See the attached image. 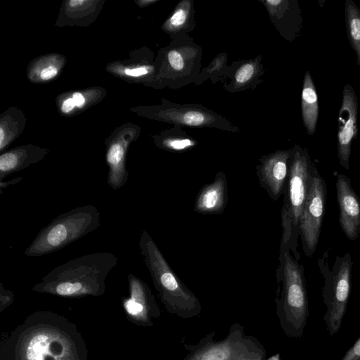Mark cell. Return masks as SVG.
<instances>
[{
	"label": "cell",
	"instance_id": "obj_1",
	"mask_svg": "<svg viewBox=\"0 0 360 360\" xmlns=\"http://www.w3.org/2000/svg\"><path fill=\"white\" fill-rule=\"evenodd\" d=\"M0 360H88V352L74 323L56 312L39 310L2 340Z\"/></svg>",
	"mask_w": 360,
	"mask_h": 360
},
{
	"label": "cell",
	"instance_id": "obj_2",
	"mask_svg": "<svg viewBox=\"0 0 360 360\" xmlns=\"http://www.w3.org/2000/svg\"><path fill=\"white\" fill-rule=\"evenodd\" d=\"M117 263L111 252L82 255L53 269L32 290L65 298L98 297L104 294L107 276Z\"/></svg>",
	"mask_w": 360,
	"mask_h": 360
},
{
	"label": "cell",
	"instance_id": "obj_3",
	"mask_svg": "<svg viewBox=\"0 0 360 360\" xmlns=\"http://www.w3.org/2000/svg\"><path fill=\"white\" fill-rule=\"evenodd\" d=\"M278 259V288L275 299L277 316L287 336L301 338L309 316L304 269L291 255L289 243L283 239L281 241Z\"/></svg>",
	"mask_w": 360,
	"mask_h": 360
},
{
	"label": "cell",
	"instance_id": "obj_4",
	"mask_svg": "<svg viewBox=\"0 0 360 360\" xmlns=\"http://www.w3.org/2000/svg\"><path fill=\"white\" fill-rule=\"evenodd\" d=\"M139 246L160 300L167 311L182 319L198 316L202 310L200 300L180 281L146 231L141 232Z\"/></svg>",
	"mask_w": 360,
	"mask_h": 360
},
{
	"label": "cell",
	"instance_id": "obj_5",
	"mask_svg": "<svg viewBox=\"0 0 360 360\" xmlns=\"http://www.w3.org/2000/svg\"><path fill=\"white\" fill-rule=\"evenodd\" d=\"M100 219L99 211L91 205L63 213L39 231L24 254L39 257L63 248L97 229Z\"/></svg>",
	"mask_w": 360,
	"mask_h": 360
},
{
	"label": "cell",
	"instance_id": "obj_6",
	"mask_svg": "<svg viewBox=\"0 0 360 360\" xmlns=\"http://www.w3.org/2000/svg\"><path fill=\"white\" fill-rule=\"evenodd\" d=\"M313 165L307 150L295 146L292 150L289 176L283 193L281 238L289 242L290 251L297 261L300 259L297 250L300 219L307 196Z\"/></svg>",
	"mask_w": 360,
	"mask_h": 360
},
{
	"label": "cell",
	"instance_id": "obj_7",
	"mask_svg": "<svg viewBox=\"0 0 360 360\" xmlns=\"http://www.w3.org/2000/svg\"><path fill=\"white\" fill-rule=\"evenodd\" d=\"M324 280L322 297L326 310L323 316L330 335L337 333L347 309L350 290L352 260L350 253L336 256L332 269L328 264V252H324L318 261Z\"/></svg>",
	"mask_w": 360,
	"mask_h": 360
},
{
	"label": "cell",
	"instance_id": "obj_8",
	"mask_svg": "<svg viewBox=\"0 0 360 360\" xmlns=\"http://www.w3.org/2000/svg\"><path fill=\"white\" fill-rule=\"evenodd\" d=\"M214 334L209 333L196 345H184L188 352L182 360H236L261 345L255 338L247 335L238 323L231 327L223 340H214Z\"/></svg>",
	"mask_w": 360,
	"mask_h": 360
},
{
	"label": "cell",
	"instance_id": "obj_9",
	"mask_svg": "<svg viewBox=\"0 0 360 360\" xmlns=\"http://www.w3.org/2000/svg\"><path fill=\"white\" fill-rule=\"evenodd\" d=\"M326 181L313 165L307 196L299 223L302 249L308 257L312 256L316 250L326 212Z\"/></svg>",
	"mask_w": 360,
	"mask_h": 360
},
{
	"label": "cell",
	"instance_id": "obj_10",
	"mask_svg": "<svg viewBox=\"0 0 360 360\" xmlns=\"http://www.w3.org/2000/svg\"><path fill=\"white\" fill-rule=\"evenodd\" d=\"M129 295L122 298V305L127 320L143 327L153 326L161 311L149 286L138 276L127 277Z\"/></svg>",
	"mask_w": 360,
	"mask_h": 360
},
{
	"label": "cell",
	"instance_id": "obj_11",
	"mask_svg": "<svg viewBox=\"0 0 360 360\" xmlns=\"http://www.w3.org/2000/svg\"><path fill=\"white\" fill-rule=\"evenodd\" d=\"M358 98L354 88L347 84L343 87L342 100L338 117V158L340 165L349 168L352 142L358 135Z\"/></svg>",
	"mask_w": 360,
	"mask_h": 360
},
{
	"label": "cell",
	"instance_id": "obj_12",
	"mask_svg": "<svg viewBox=\"0 0 360 360\" xmlns=\"http://www.w3.org/2000/svg\"><path fill=\"white\" fill-rule=\"evenodd\" d=\"M336 195L341 229L348 240L354 241L360 236V198L345 174L337 176Z\"/></svg>",
	"mask_w": 360,
	"mask_h": 360
},
{
	"label": "cell",
	"instance_id": "obj_13",
	"mask_svg": "<svg viewBox=\"0 0 360 360\" xmlns=\"http://www.w3.org/2000/svg\"><path fill=\"white\" fill-rule=\"evenodd\" d=\"M292 152L281 151L266 158L257 167V176L262 187L273 200L284 193L288 181Z\"/></svg>",
	"mask_w": 360,
	"mask_h": 360
},
{
	"label": "cell",
	"instance_id": "obj_14",
	"mask_svg": "<svg viewBox=\"0 0 360 360\" xmlns=\"http://www.w3.org/2000/svg\"><path fill=\"white\" fill-rule=\"evenodd\" d=\"M228 200V183L224 172H218L212 183L203 186L194 202L196 212L216 214L223 212Z\"/></svg>",
	"mask_w": 360,
	"mask_h": 360
},
{
	"label": "cell",
	"instance_id": "obj_15",
	"mask_svg": "<svg viewBox=\"0 0 360 360\" xmlns=\"http://www.w3.org/2000/svg\"><path fill=\"white\" fill-rule=\"evenodd\" d=\"M46 152L33 148H18L2 153L0 156V180L8 175L39 162Z\"/></svg>",
	"mask_w": 360,
	"mask_h": 360
},
{
	"label": "cell",
	"instance_id": "obj_16",
	"mask_svg": "<svg viewBox=\"0 0 360 360\" xmlns=\"http://www.w3.org/2000/svg\"><path fill=\"white\" fill-rule=\"evenodd\" d=\"M302 113L304 127L309 135H314L319 114V105L316 86L309 71H307L302 91Z\"/></svg>",
	"mask_w": 360,
	"mask_h": 360
},
{
	"label": "cell",
	"instance_id": "obj_17",
	"mask_svg": "<svg viewBox=\"0 0 360 360\" xmlns=\"http://www.w3.org/2000/svg\"><path fill=\"white\" fill-rule=\"evenodd\" d=\"M345 12L347 38L360 66V9L354 1L346 0Z\"/></svg>",
	"mask_w": 360,
	"mask_h": 360
},
{
	"label": "cell",
	"instance_id": "obj_18",
	"mask_svg": "<svg viewBox=\"0 0 360 360\" xmlns=\"http://www.w3.org/2000/svg\"><path fill=\"white\" fill-rule=\"evenodd\" d=\"M14 302L13 292L4 287L0 283V313L10 307Z\"/></svg>",
	"mask_w": 360,
	"mask_h": 360
},
{
	"label": "cell",
	"instance_id": "obj_19",
	"mask_svg": "<svg viewBox=\"0 0 360 360\" xmlns=\"http://www.w3.org/2000/svg\"><path fill=\"white\" fill-rule=\"evenodd\" d=\"M265 354L266 352L261 345L243 354L236 360H264Z\"/></svg>",
	"mask_w": 360,
	"mask_h": 360
},
{
	"label": "cell",
	"instance_id": "obj_20",
	"mask_svg": "<svg viewBox=\"0 0 360 360\" xmlns=\"http://www.w3.org/2000/svg\"><path fill=\"white\" fill-rule=\"evenodd\" d=\"M193 142L189 139H174L167 141L165 146L174 150H183L193 146Z\"/></svg>",
	"mask_w": 360,
	"mask_h": 360
},
{
	"label": "cell",
	"instance_id": "obj_21",
	"mask_svg": "<svg viewBox=\"0 0 360 360\" xmlns=\"http://www.w3.org/2000/svg\"><path fill=\"white\" fill-rule=\"evenodd\" d=\"M204 120V115L198 112H188L184 115V122L188 125H200Z\"/></svg>",
	"mask_w": 360,
	"mask_h": 360
},
{
	"label": "cell",
	"instance_id": "obj_22",
	"mask_svg": "<svg viewBox=\"0 0 360 360\" xmlns=\"http://www.w3.org/2000/svg\"><path fill=\"white\" fill-rule=\"evenodd\" d=\"M254 72L253 66L250 64H245L238 70L236 78L239 83H244L249 80Z\"/></svg>",
	"mask_w": 360,
	"mask_h": 360
},
{
	"label": "cell",
	"instance_id": "obj_23",
	"mask_svg": "<svg viewBox=\"0 0 360 360\" xmlns=\"http://www.w3.org/2000/svg\"><path fill=\"white\" fill-rule=\"evenodd\" d=\"M341 360H360V337L349 348Z\"/></svg>",
	"mask_w": 360,
	"mask_h": 360
},
{
	"label": "cell",
	"instance_id": "obj_24",
	"mask_svg": "<svg viewBox=\"0 0 360 360\" xmlns=\"http://www.w3.org/2000/svg\"><path fill=\"white\" fill-rule=\"evenodd\" d=\"M168 60L172 67L176 70H180L184 67V61L181 55L176 51H171L168 53Z\"/></svg>",
	"mask_w": 360,
	"mask_h": 360
},
{
	"label": "cell",
	"instance_id": "obj_25",
	"mask_svg": "<svg viewBox=\"0 0 360 360\" xmlns=\"http://www.w3.org/2000/svg\"><path fill=\"white\" fill-rule=\"evenodd\" d=\"M186 20V13L183 10H179L171 18V24L174 26L182 25Z\"/></svg>",
	"mask_w": 360,
	"mask_h": 360
},
{
	"label": "cell",
	"instance_id": "obj_26",
	"mask_svg": "<svg viewBox=\"0 0 360 360\" xmlns=\"http://www.w3.org/2000/svg\"><path fill=\"white\" fill-rule=\"evenodd\" d=\"M58 73V70L53 66L47 67L41 70L40 77L42 79L46 80L54 77Z\"/></svg>",
	"mask_w": 360,
	"mask_h": 360
},
{
	"label": "cell",
	"instance_id": "obj_27",
	"mask_svg": "<svg viewBox=\"0 0 360 360\" xmlns=\"http://www.w3.org/2000/svg\"><path fill=\"white\" fill-rule=\"evenodd\" d=\"M124 72L131 77H139L146 75L148 70L145 68H137L133 69H126Z\"/></svg>",
	"mask_w": 360,
	"mask_h": 360
},
{
	"label": "cell",
	"instance_id": "obj_28",
	"mask_svg": "<svg viewBox=\"0 0 360 360\" xmlns=\"http://www.w3.org/2000/svg\"><path fill=\"white\" fill-rule=\"evenodd\" d=\"M75 106L74 100L72 98H68L65 100L63 103L61 110L64 113H68L70 112L74 107Z\"/></svg>",
	"mask_w": 360,
	"mask_h": 360
},
{
	"label": "cell",
	"instance_id": "obj_29",
	"mask_svg": "<svg viewBox=\"0 0 360 360\" xmlns=\"http://www.w3.org/2000/svg\"><path fill=\"white\" fill-rule=\"evenodd\" d=\"M72 98L74 100L75 106L82 108L84 106L85 103V99L82 94L79 92H75L72 95Z\"/></svg>",
	"mask_w": 360,
	"mask_h": 360
},
{
	"label": "cell",
	"instance_id": "obj_30",
	"mask_svg": "<svg viewBox=\"0 0 360 360\" xmlns=\"http://www.w3.org/2000/svg\"><path fill=\"white\" fill-rule=\"evenodd\" d=\"M22 179V177H19V178H16V179H13L9 180V181H8L6 182H3V181H0L1 193H2V189L4 188L7 187L10 184H17L18 182H19Z\"/></svg>",
	"mask_w": 360,
	"mask_h": 360
},
{
	"label": "cell",
	"instance_id": "obj_31",
	"mask_svg": "<svg viewBox=\"0 0 360 360\" xmlns=\"http://www.w3.org/2000/svg\"><path fill=\"white\" fill-rule=\"evenodd\" d=\"M268 2L274 6H277L281 4V1H268Z\"/></svg>",
	"mask_w": 360,
	"mask_h": 360
},
{
	"label": "cell",
	"instance_id": "obj_32",
	"mask_svg": "<svg viewBox=\"0 0 360 360\" xmlns=\"http://www.w3.org/2000/svg\"><path fill=\"white\" fill-rule=\"evenodd\" d=\"M268 360H280L279 355L276 354V355L270 357Z\"/></svg>",
	"mask_w": 360,
	"mask_h": 360
},
{
	"label": "cell",
	"instance_id": "obj_33",
	"mask_svg": "<svg viewBox=\"0 0 360 360\" xmlns=\"http://www.w3.org/2000/svg\"><path fill=\"white\" fill-rule=\"evenodd\" d=\"M325 2V1H322L321 3L320 1H319V3L320 4V6H323V4Z\"/></svg>",
	"mask_w": 360,
	"mask_h": 360
}]
</instances>
